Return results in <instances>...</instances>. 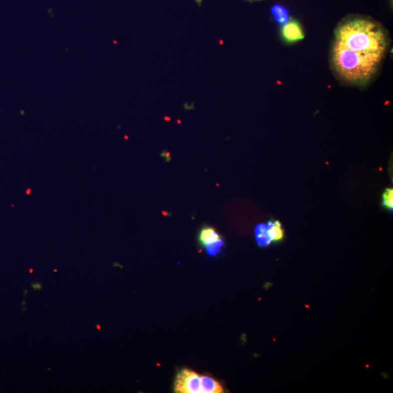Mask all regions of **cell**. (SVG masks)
<instances>
[{"label":"cell","mask_w":393,"mask_h":393,"mask_svg":"<svg viewBox=\"0 0 393 393\" xmlns=\"http://www.w3.org/2000/svg\"><path fill=\"white\" fill-rule=\"evenodd\" d=\"M223 241L221 238L213 242L205 245V250L209 256H215L219 253L223 245Z\"/></svg>","instance_id":"9"},{"label":"cell","mask_w":393,"mask_h":393,"mask_svg":"<svg viewBox=\"0 0 393 393\" xmlns=\"http://www.w3.org/2000/svg\"><path fill=\"white\" fill-rule=\"evenodd\" d=\"M280 36L286 44H295L304 39V32L299 20L290 18L280 29Z\"/></svg>","instance_id":"3"},{"label":"cell","mask_w":393,"mask_h":393,"mask_svg":"<svg viewBox=\"0 0 393 393\" xmlns=\"http://www.w3.org/2000/svg\"><path fill=\"white\" fill-rule=\"evenodd\" d=\"M175 392L199 393L200 391V377L188 369H183L177 375L175 381Z\"/></svg>","instance_id":"2"},{"label":"cell","mask_w":393,"mask_h":393,"mask_svg":"<svg viewBox=\"0 0 393 393\" xmlns=\"http://www.w3.org/2000/svg\"><path fill=\"white\" fill-rule=\"evenodd\" d=\"M268 232L272 242H278L283 240L284 231L282 228L281 223L279 221H269L267 223Z\"/></svg>","instance_id":"7"},{"label":"cell","mask_w":393,"mask_h":393,"mask_svg":"<svg viewBox=\"0 0 393 393\" xmlns=\"http://www.w3.org/2000/svg\"><path fill=\"white\" fill-rule=\"evenodd\" d=\"M271 13L277 24L283 26L290 20L289 11L283 4H274L271 7Z\"/></svg>","instance_id":"4"},{"label":"cell","mask_w":393,"mask_h":393,"mask_svg":"<svg viewBox=\"0 0 393 393\" xmlns=\"http://www.w3.org/2000/svg\"><path fill=\"white\" fill-rule=\"evenodd\" d=\"M383 204L387 208L391 211L393 207V189H387L383 194Z\"/></svg>","instance_id":"10"},{"label":"cell","mask_w":393,"mask_h":393,"mask_svg":"<svg viewBox=\"0 0 393 393\" xmlns=\"http://www.w3.org/2000/svg\"><path fill=\"white\" fill-rule=\"evenodd\" d=\"M200 391L202 393H221L223 392L222 386L209 377H200Z\"/></svg>","instance_id":"5"},{"label":"cell","mask_w":393,"mask_h":393,"mask_svg":"<svg viewBox=\"0 0 393 393\" xmlns=\"http://www.w3.org/2000/svg\"><path fill=\"white\" fill-rule=\"evenodd\" d=\"M255 236H256V242L259 246H267L272 242L269 234L267 225L264 223H259L256 226L255 229Z\"/></svg>","instance_id":"6"},{"label":"cell","mask_w":393,"mask_h":393,"mask_svg":"<svg viewBox=\"0 0 393 393\" xmlns=\"http://www.w3.org/2000/svg\"><path fill=\"white\" fill-rule=\"evenodd\" d=\"M33 288H35V289H40L41 288V285L39 284H34L32 286Z\"/></svg>","instance_id":"11"},{"label":"cell","mask_w":393,"mask_h":393,"mask_svg":"<svg viewBox=\"0 0 393 393\" xmlns=\"http://www.w3.org/2000/svg\"><path fill=\"white\" fill-rule=\"evenodd\" d=\"M245 1H249V2H256V1H264V0H245Z\"/></svg>","instance_id":"12"},{"label":"cell","mask_w":393,"mask_h":393,"mask_svg":"<svg viewBox=\"0 0 393 393\" xmlns=\"http://www.w3.org/2000/svg\"><path fill=\"white\" fill-rule=\"evenodd\" d=\"M221 238L219 234L213 228L205 227L201 230L199 235V241L202 245H205Z\"/></svg>","instance_id":"8"},{"label":"cell","mask_w":393,"mask_h":393,"mask_svg":"<svg viewBox=\"0 0 393 393\" xmlns=\"http://www.w3.org/2000/svg\"><path fill=\"white\" fill-rule=\"evenodd\" d=\"M389 31L368 15L350 14L334 30L331 70L342 85L367 88L378 77L391 46Z\"/></svg>","instance_id":"1"}]
</instances>
